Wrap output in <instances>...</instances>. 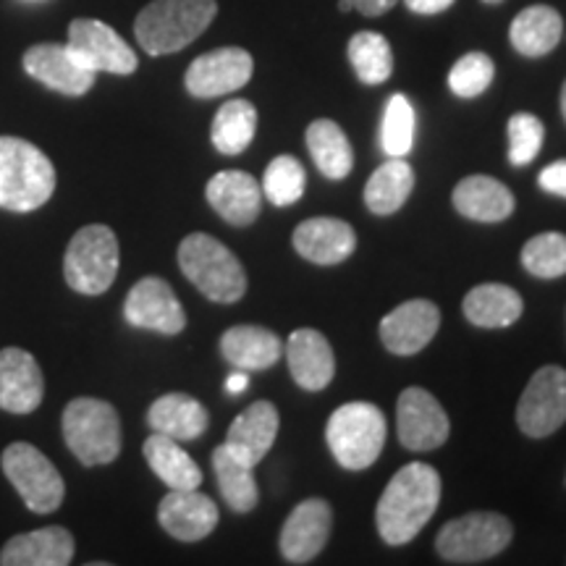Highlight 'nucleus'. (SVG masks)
<instances>
[{"label": "nucleus", "instance_id": "obj_34", "mask_svg": "<svg viewBox=\"0 0 566 566\" xmlns=\"http://www.w3.org/2000/svg\"><path fill=\"white\" fill-rule=\"evenodd\" d=\"M254 132H258V111L250 101L237 97V101L223 103L218 108L216 118H212L210 139L218 153L239 155L252 145Z\"/></svg>", "mask_w": 566, "mask_h": 566}, {"label": "nucleus", "instance_id": "obj_46", "mask_svg": "<svg viewBox=\"0 0 566 566\" xmlns=\"http://www.w3.org/2000/svg\"><path fill=\"white\" fill-rule=\"evenodd\" d=\"M485 3H491V6H499V3H504V0H485Z\"/></svg>", "mask_w": 566, "mask_h": 566}, {"label": "nucleus", "instance_id": "obj_30", "mask_svg": "<svg viewBox=\"0 0 566 566\" xmlns=\"http://www.w3.org/2000/svg\"><path fill=\"white\" fill-rule=\"evenodd\" d=\"M145 462L171 491H195L202 485L200 467L174 438L153 433L142 446Z\"/></svg>", "mask_w": 566, "mask_h": 566}, {"label": "nucleus", "instance_id": "obj_15", "mask_svg": "<svg viewBox=\"0 0 566 566\" xmlns=\"http://www.w3.org/2000/svg\"><path fill=\"white\" fill-rule=\"evenodd\" d=\"M21 66H24L27 74L40 84H45L48 90L61 92V95L69 97H82L87 95L95 84V71L84 69L80 61L71 55L66 45H59V42H40V45H32L30 51L21 59Z\"/></svg>", "mask_w": 566, "mask_h": 566}, {"label": "nucleus", "instance_id": "obj_37", "mask_svg": "<svg viewBox=\"0 0 566 566\" xmlns=\"http://www.w3.org/2000/svg\"><path fill=\"white\" fill-rule=\"evenodd\" d=\"M522 265L535 279H562L566 275V237L548 231L537 233L522 250Z\"/></svg>", "mask_w": 566, "mask_h": 566}, {"label": "nucleus", "instance_id": "obj_4", "mask_svg": "<svg viewBox=\"0 0 566 566\" xmlns=\"http://www.w3.org/2000/svg\"><path fill=\"white\" fill-rule=\"evenodd\" d=\"M179 268L202 296L233 304L247 294V273L229 247L210 233H189L179 244Z\"/></svg>", "mask_w": 566, "mask_h": 566}, {"label": "nucleus", "instance_id": "obj_31", "mask_svg": "<svg viewBox=\"0 0 566 566\" xmlns=\"http://www.w3.org/2000/svg\"><path fill=\"white\" fill-rule=\"evenodd\" d=\"M415 189V171L405 158H391L367 179L365 205L375 216H394Z\"/></svg>", "mask_w": 566, "mask_h": 566}, {"label": "nucleus", "instance_id": "obj_26", "mask_svg": "<svg viewBox=\"0 0 566 566\" xmlns=\"http://www.w3.org/2000/svg\"><path fill=\"white\" fill-rule=\"evenodd\" d=\"M221 354L237 370H268L283 354L281 338L260 325H233L221 336Z\"/></svg>", "mask_w": 566, "mask_h": 566}, {"label": "nucleus", "instance_id": "obj_33", "mask_svg": "<svg viewBox=\"0 0 566 566\" xmlns=\"http://www.w3.org/2000/svg\"><path fill=\"white\" fill-rule=\"evenodd\" d=\"M212 470H216L218 485H221L223 501L237 514H250L258 506V483H254L252 464L239 459L229 446H218L212 451Z\"/></svg>", "mask_w": 566, "mask_h": 566}, {"label": "nucleus", "instance_id": "obj_42", "mask_svg": "<svg viewBox=\"0 0 566 566\" xmlns=\"http://www.w3.org/2000/svg\"><path fill=\"white\" fill-rule=\"evenodd\" d=\"M352 9H357L363 17H384L394 9L399 0H349Z\"/></svg>", "mask_w": 566, "mask_h": 566}, {"label": "nucleus", "instance_id": "obj_3", "mask_svg": "<svg viewBox=\"0 0 566 566\" xmlns=\"http://www.w3.org/2000/svg\"><path fill=\"white\" fill-rule=\"evenodd\" d=\"M55 192V168L51 158L32 142L0 137V208L32 212Z\"/></svg>", "mask_w": 566, "mask_h": 566}, {"label": "nucleus", "instance_id": "obj_28", "mask_svg": "<svg viewBox=\"0 0 566 566\" xmlns=\"http://www.w3.org/2000/svg\"><path fill=\"white\" fill-rule=\"evenodd\" d=\"M564 38L562 13L551 6H530V9L516 13L509 30L514 51L527 55V59H541L548 55Z\"/></svg>", "mask_w": 566, "mask_h": 566}, {"label": "nucleus", "instance_id": "obj_24", "mask_svg": "<svg viewBox=\"0 0 566 566\" xmlns=\"http://www.w3.org/2000/svg\"><path fill=\"white\" fill-rule=\"evenodd\" d=\"M279 409H275L271 401H254L244 409L237 420L231 422L229 433H226V446L244 459L247 464L258 467L263 462L268 451L273 449L275 436H279Z\"/></svg>", "mask_w": 566, "mask_h": 566}, {"label": "nucleus", "instance_id": "obj_11", "mask_svg": "<svg viewBox=\"0 0 566 566\" xmlns=\"http://www.w3.org/2000/svg\"><path fill=\"white\" fill-rule=\"evenodd\" d=\"M566 422V370L558 365L541 367L522 394L516 424L530 438H546Z\"/></svg>", "mask_w": 566, "mask_h": 566}, {"label": "nucleus", "instance_id": "obj_40", "mask_svg": "<svg viewBox=\"0 0 566 566\" xmlns=\"http://www.w3.org/2000/svg\"><path fill=\"white\" fill-rule=\"evenodd\" d=\"M495 74L493 61L485 53H467L454 63L449 74V87L457 97H478L491 87Z\"/></svg>", "mask_w": 566, "mask_h": 566}, {"label": "nucleus", "instance_id": "obj_9", "mask_svg": "<svg viewBox=\"0 0 566 566\" xmlns=\"http://www.w3.org/2000/svg\"><path fill=\"white\" fill-rule=\"evenodd\" d=\"M9 483L17 488L27 509L34 514H53L61 509L66 499V483H63L61 472L48 459L38 446L17 441L6 446L3 457H0Z\"/></svg>", "mask_w": 566, "mask_h": 566}, {"label": "nucleus", "instance_id": "obj_21", "mask_svg": "<svg viewBox=\"0 0 566 566\" xmlns=\"http://www.w3.org/2000/svg\"><path fill=\"white\" fill-rule=\"evenodd\" d=\"M294 250L317 265H336L352 258L357 233L338 218H310L294 229Z\"/></svg>", "mask_w": 566, "mask_h": 566}, {"label": "nucleus", "instance_id": "obj_41", "mask_svg": "<svg viewBox=\"0 0 566 566\" xmlns=\"http://www.w3.org/2000/svg\"><path fill=\"white\" fill-rule=\"evenodd\" d=\"M537 184H541V189H546L551 195L566 197V160L551 163L548 168H543Z\"/></svg>", "mask_w": 566, "mask_h": 566}, {"label": "nucleus", "instance_id": "obj_19", "mask_svg": "<svg viewBox=\"0 0 566 566\" xmlns=\"http://www.w3.org/2000/svg\"><path fill=\"white\" fill-rule=\"evenodd\" d=\"M158 522L181 543H197L218 527V506L195 491H171L158 506Z\"/></svg>", "mask_w": 566, "mask_h": 566}, {"label": "nucleus", "instance_id": "obj_44", "mask_svg": "<svg viewBox=\"0 0 566 566\" xmlns=\"http://www.w3.org/2000/svg\"><path fill=\"white\" fill-rule=\"evenodd\" d=\"M247 384H250V378H247L244 370H239V373H233L229 380H226V388H229V394H242Z\"/></svg>", "mask_w": 566, "mask_h": 566}, {"label": "nucleus", "instance_id": "obj_8", "mask_svg": "<svg viewBox=\"0 0 566 566\" xmlns=\"http://www.w3.org/2000/svg\"><path fill=\"white\" fill-rule=\"evenodd\" d=\"M512 522L495 512H472L446 522L436 551L449 564H480L499 556L512 543Z\"/></svg>", "mask_w": 566, "mask_h": 566}, {"label": "nucleus", "instance_id": "obj_43", "mask_svg": "<svg viewBox=\"0 0 566 566\" xmlns=\"http://www.w3.org/2000/svg\"><path fill=\"white\" fill-rule=\"evenodd\" d=\"M407 9L412 13H422V17H433L454 6V0H405Z\"/></svg>", "mask_w": 566, "mask_h": 566}, {"label": "nucleus", "instance_id": "obj_2", "mask_svg": "<svg viewBox=\"0 0 566 566\" xmlns=\"http://www.w3.org/2000/svg\"><path fill=\"white\" fill-rule=\"evenodd\" d=\"M216 13V0H153L134 21V34L145 53H179L208 30Z\"/></svg>", "mask_w": 566, "mask_h": 566}, {"label": "nucleus", "instance_id": "obj_12", "mask_svg": "<svg viewBox=\"0 0 566 566\" xmlns=\"http://www.w3.org/2000/svg\"><path fill=\"white\" fill-rule=\"evenodd\" d=\"M396 433L409 451H436L449 441L451 422L433 394L412 386L405 388L396 405Z\"/></svg>", "mask_w": 566, "mask_h": 566}, {"label": "nucleus", "instance_id": "obj_13", "mask_svg": "<svg viewBox=\"0 0 566 566\" xmlns=\"http://www.w3.org/2000/svg\"><path fill=\"white\" fill-rule=\"evenodd\" d=\"M124 317L134 328L176 336L187 328V313L176 300L174 289L158 275H147L132 286L124 302Z\"/></svg>", "mask_w": 566, "mask_h": 566}, {"label": "nucleus", "instance_id": "obj_29", "mask_svg": "<svg viewBox=\"0 0 566 566\" xmlns=\"http://www.w3.org/2000/svg\"><path fill=\"white\" fill-rule=\"evenodd\" d=\"M467 321L478 328H509L522 317L525 302L520 292L504 283H480L464 296Z\"/></svg>", "mask_w": 566, "mask_h": 566}, {"label": "nucleus", "instance_id": "obj_10", "mask_svg": "<svg viewBox=\"0 0 566 566\" xmlns=\"http://www.w3.org/2000/svg\"><path fill=\"white\" fill-rule=\"evenodd\" d=\"M66 48L84 69L95 74L129 76L137 71V53L126 45V40L113 27L97 19H74L69 27Z\"/></svg>", "mask_w": 566, "mask_h": 566}, {"label": "nucleus", "instance_id": "obj_22", "mask_svg": "<svg viewBox=\"0 0 566 566\" xmlns=\"http://www.w3.org/2000/svg\"><path fill=\"white\" fill-rule=\"evenodd\" d=\"M76 543L66 527H42L32 533L13 535L0 548L3 566H66L74 558Z\"/></svg>", "mask_w": 566, "mask_h": 566}, {"label": "nucleus", "instance_id": "obj_23", "mask_svg": "<svg viewBox=\"0 0 566 566\" xmlns=\"http://www.w3.org/2000/svg\"><path fill=\"white\" fill-rule=\"evenodd\" d=\"M205 195H208L210 208L231 226H250L258 221L260 205H263V189L247 171L216 174L208 181Z\"/></svg>", "mask_w": 566, "mask_h": 566}, {"label": "nucleus", "instance_id": "obj_5", "mask_svg": "<svg viewBox=\"0 0 566 566\" xmlns=\"http://www.w3.org/2000/svg\"><path fill=\"white\" fill-rule=\"evenodd\" d=\"M63 441L84 467H103L122 454V420L113 405L80 396L63 409Z\"/></svg>", "mask_w": 566, "mask_h": 566}, {"label": "nucleus", "instance_id": "obj_17", "mask_svg": "<svg viewBox=\"0 0 566 566\" xmlns=\"http://www.w3.org/2000/svg\"><path fill=\"white\" fill-rule=\"evenodd\" d=\"M45 396L42 367L21 346L0 349V409L11 415H32Z\"/></svg>", "mask_w": 566, "mask_h": 566}, {"label": "nucleus", "instance_id": "obj_18", "mask_svg": "<svg viewBox=\"0 0 566 566\" xmlns=\"http://www.w3.org/2000/svg\"><path fill=\"white\" fill-rule=\"evenodd\" d=\"M441 325V310L430 300H409L380 321V338L391 354L409 357L433 342Z\"/></svg>", "mask_w": 566, "mask_h": 566}, {"label": "nucleus", "instance_id": "obj_36", "mask_svg": "<svg viewBox=\"0 0 566 566\" xmlns=\"http://www.w3.org/2000/svg\"><path fill=\"white\" fill-rule=\"evenodd\" d=\"M415 142V108L401 92L391 95L386 105L384 126H380V145L388 158H405Z\"/></svg>", "mask_w": 566, "mask_h": 566}, {"label": "nucleus", "instance_id": "obj_38", "mask_svg": "<svg viewBox=\"0 0 566 566\" xmlns=\"http://www.w3.org/2000/svg\"><path fill=\"white\" fill-rule=\"evenodd\" d=\"M304 184H307V174L304 166L294 155H279L271 160L263 176V192L273 205H294L304 195Z\"/></svg>", "mask_w": 566, "mask_h": 566}, {"label": "nucleus", "instance_id": "obj_1", "mask_svg": "<svg viewBox=\"0 0 566 566\" xmlns=\"http://www.w3.org/2000/svg\"><path fill=\"white\" fill-rule=\"evenodd\" d=\"M441 501V475L436 467L412 462L401 467L386 485L375 509L378 533L388 546H405L433 520Z\"/></svg>", "mask_w": 566, "mask_h": 566}, {"label": "nucleus", "instance_id": "obj_27", "mask_svg": "<svg viewBox=\"0 0 566 566\" xmlns=\"http://www.w3.org/2000/svg\"><path fill=\"white\" fill-rule=\"evenodd\" d=\"M454 208L470 221L499 223L514 212V195L493 176H467L454 189Z\"/></svg>", "mask_w": 566, "mask_h": 566}, {"label": "nucleus", "instance_id": "obj_39", "mask_svg": "<svg viewBox=\"0 0 566 566\" xmlns=\"http://www.w3.org/2000/svg\"><path fill=\"white\" fill-rule=\"evenodd\" d=\"M509 134V160L512 166H527L537 158L546 137V126L533 113H514L506 126Z\"/></svg>", "mask_w": 566, "mask_h": 566}, {"label": "nucleus", "instance_id": "obj_6", "mask_svg": "<svg viewBox=\"0 0 566 566\" xmlns=\"http://www.w3.org/2000/svg\"><path fill=\"white\" fill-rule=\"evenodd\" d=\"M325 441L344 470H367L386 446V417L370 401H352L331 415Z\"/></svg>", "mask_w": 566, "mask_h": 566}, {"label": "nucleus", "instance_id": "obj_35", "mask_svg": "<svg viewBox=\"0 0 566 566\" xmlns=\"http://www.w3.org/2000/svg\"><path fill=\"white\" fill-rule=\"evenodd\" d=\"M349 61L354 66V74L359 76V82L370 84V87L388 82V76L394 74L391 45L378 32L354 34L349 40Z\"/></svg>", "mask_w": 566, "mask_h": 566}, {"label": "nucleus", "instance_id": "obj_7", "mask_svg": "<svg viewBox=\"0 0 566 566\" xmlns=\"http://www.w3.org/2000/svg\"><path fill=\"white\" fill-rule=\"evenodd\" d=\"M63 275L84 296L108 292L118 275V239L111 226L90 223L74 233L63 258Z\"/></svg>", "mask_w": 566, "mask_h": 566}, {"label": "nucleus", "instance_id": "obj_32", "mask_svg": "<svg viewBox=\"0 0 566 566\" xmlns=\"http://www.w3.org/2000/svg\"><path fill=\"white\" fill-rule=\"evenodd\" d=\"M307 150L313 155L317 171L328 179H346L354 168V150L342 126L331 118H321L307 126Z\"/></svg>", "mask_w": 566, "mask_h": 566}, {"label": "nucleus", "instance_id": "obj_25", "mask_svg": "<svg viewBox=\"0 0 566 566\" xmlns=\"http://www.w3.org/2000/svg\"><path fill=\"white\" fill-rule=\"evenodd\" d=\"M147 424L153 428V433L168 436L174 441H195L208 430L210 415L195 396L166 394L153 401Z\"/></svg>", "mask_w": 566, "mask_h": 566}, {"label": "nucleus", "instance_id": "obj_45", "mask_svg": "<svg viewBox=\"0 0 566 566\" xmlns=\"http://www.w3.org/2000/svg\"><path fill=\"white\" fill-rule=\"evenodd\" d=\"M562 113H564V122H566V82L562 87Z\"/></svg>", "mask_w": 566, "mask_h": 566}, {"label": "nucleus", "instance_id": "obj_20", "mask_svg": "<svg viewBox=\"0 0 566 566\" xmlns=\"http://www.w3.org/2000/svg\"><path fill=\"white\" fill-rule=\"evenodd\" d=\"M286 359L292 378L304 391H323L336 375L334 349L315 328H300L289 336Z\"/></svg>", "mask_w": 566, "mask_h": 566}, {"label": "nucleus", "instance_id": "obj_16", "mask_svg": "<svg viewBox=\"0 0 566 566\" xmlns=\"http://www.w3.org/2000/svg\"><path fill=\"white\" fill-rule=\"evenodd\" d=\"M334 512L328 501L307 499L289 514L281 530V554L289 564H310L328 543Z\"/></svg>", "mask_w": 566, "mask_h": 566}, {"label": "nucleus", "instance_id": "obj_14", "mask_svg": "<svg viewBox=\"0 0 566 566\" xmlns=\"http://www.w3.org/2000/svg\"><path fill=\"white\" fill-rule=\"evenodd\" d=\"M252 71L254 61L244 48H218V51L205 53L189 63L184 84H187L189 95L210 101V97L242 90L252 80Z\"/></svg>", "mask_w": 566, "mask_h": 566}]
</instances>
